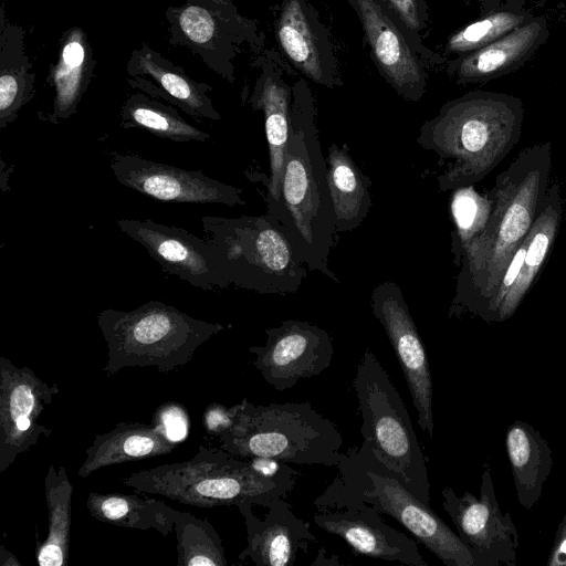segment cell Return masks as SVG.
<instances>
[{
    "instance_id": "32",
    "label": "cell",
    "mask_w": 566,
    "mask_h": 566,
    "mask_svg": "<svg viewBox=\"0 0 566 566\" xmlns=\"http://www.w3.org/2000/svg\"><path fill=\"white\" fill-rule=\"evenodd\" d=\"M123 128H140L177 143L206 142L211 135L184 119L175 106L145 93L130 95L120 111Z\"/></svg>"
},
{
    "instance_id": "11",
    "label": "cell",
    "mask_w": 566,
    "mask_h": 566,
    "mask_svg": "<svg viewBox=\"0 0 566 566\" xmlns=\"http://www.w3.org/2000/svg\"><path fill=\"white\" fill-rule=\"evenodd\" d=\"M355 11L381 77L403 99L419 102L426 92L430 71H438L447 59L427 48L391 19L373 0H347Z\"/></svg>"
},
{
    "instance_id": "29",
    "label": "cell",
    "mask_w": 566,
    "mask_h": 566,
    "mask_svg": "<svg viewBox=\"0 0 566 566\" xmlns=\"http://www.w3.org/2000/svg\"><path fill=\"white\" fill-rule=\"evenodd\" d=\"M35 73L24 48V31L6 19L0 22V129L18 118L35 94Z\"/></svg>"
},
{
    "instance_id": "7",
    "label": "cell",
    "mask_w": 566,
    "mask_h": 566,
    "mask_svg": "<svg viewBox=\"0 0 566 566\" xmlns=\"http://www.w3.org/2000/svg\"><path fill=\"white\" fill-rule=\"evenodd\" d=\"M220 448L238 458L336 467L342 433L310 402L255 406L238 403L231 427L218 436Z\"/></svg>"
},
{
    "instance_id": "35",
    "label": "cell",
    "mask_w": 566,
    "mask_h": 566,
    "mask_svg": "<svg viewBox=\"0 0 566 566\" xmlns=\"http://www.w3.org/2000/svg\"><path fill=\"white\" fill-rule=\"evenodd\" d=\"M534 18V14L521 8L489 12L450 34L444 44V52L457 56L475 51Z\"/></svg>"
},
{
    "instance_id": "4",
    "label": "cell",
    "mask_w": 566,
    "mask_h": 566,
    "mask_svg": "<svg viewBox=\"0 0 566 566\" xmlns=\"http://www.w3.org/2000/svg\"><path fill=\"white\" fill-rule=\"evenodd\" d=\"M336 468V478L314 500L318 511L342 510L357 503L371 505L399 522L446 566H474L458 534L402 484L367 442L350 448Z\"/></svg>"
},
{
    "instance_id": "40",
    "label": "cell",
    "mask_w": 566,
    "mask_h": 566,
    "mask_svg": "<svg viewBox=\"0 0 566 566\" xmlns=\"http://www.w3.org/2000/svg\"><path fill=\"white\" fill-rule=\"evenodd\" d=\"M340 562L337 556H326V549L321 547L312 566H339Z\"/></svg>"
},
{
    "instance_id": "25",
    "label": "cell",
    "mask_w": 566,
    "mask_h": 566,
    "mask_svg": "<svg viewBox=\"0 0 566 566\" xmlns=\"http://www.w3.org/2000/svg\"><path fill=\"white\" fill-rule=\"evenodd\" d=\"M95 64L86 33L80 27L65 31L60 42L57 61L51 64L46 80L53 90L52 111L40 117L42 120L59 124L77 112Z\"/></svg>"
},
{
    "instance_id": "18",
    "label": "cell",
    "mask_w": 566,
    "mask_h": 566,
    "mask_svg": "<svg viewBox=\"0 0 566 566\" xmlns=\"http://www.w3.org/2000/svg\"><path fill=\"white\" fill-rule=\"evenodd\" d=\"M274 36L285 60L306 80L326 88L342 85L332 36L308 0H281Z\"/></svg>"
},
{
    "instance_id": "9",
    "label": "cell",
    "mask_w": 566,
    "mask_h": 566,
    "mask_svg": "<svg viewBox=\"0 0 566 566\" xmlns=\"http://www.w3.org/2000/svg\"><path fill=\"white\" fill-rule=\"evenodd\" d=\"M360 432L379 458L420 501L430 505L426 458L398 390L367 348L354 380Z\"/></svg>"
},
{
    "instance_id": "10",
    "label": "cell",
    "mask_w": 566,
    "mask_h": 566,
    "mask_svg": "<svg viewBox=\"0 0 566 566\" xmlns=\"http://www.w3.org/2000/svg\"><path fill=\"white\" fill-rule=\"evenodd\" d=\"M168 42L184 46L209 70L235 82L234 61L245 49L264 48V33L255 20L242 15L231 0H186L165 11Z\"/></svg>"
},
{
    "instance_id": "1",
    "label": "cell",
    "mask_w": 566,
    "mask_h": 566,
    "mask_svg": "<svg viewBox=\"0 0 566 566\" xmlns=\"http://www.w3.org/2000/svg\"><path fill=\"white\" fill-rule=\"evenodd\" d=\"M551 166L552 143H538L524 148L496 176L488 221L461 259L449 316L468 313L483 319L509 263L543 208Z\"/></svg>"
},
{
    "instance_id": "28",
    "label": "cell",
    "mask_w": 566,
    "mask_h": 566,
    "mask_svg": "<svg viewBox=\"0 0 566 566\" xmlns=\"http://www.w3.org/2000/svg\"><path fill=\"white\" fill-rule=\"evenodd\" d=\"M327 181L337 233L358 228L371 207L368 176L350 156L347 144L332 143L327 149Z\"/></svg>"
},
{
    "instance_id": "22",
    "label": "cell",
    "mask_w": 566,
    "mask_h": 566,
    "mask_svg": "<svg viewBox=\"0 0 566 566\" xmlns=\"http://www.w3.org/2000/svg\"><path fill=\"white\" fill-rule=\"evenodd\" d=\"M252 506H238L247 528V547L239 559L249 558L256 566H293L298 553L307 552L308 544L315 542L310 524L293 513L284 497L274 499L263 518Z\"/></svg>"
},
{
    "instance_id": "3",
    "label": "cell",
    "mask_w": 566,
    "mask_h": 566,
    "mask_svg": "<svg viewBox=\"0 0 566 566\" xmlns=\"http://www.w3.org/2000/svg\"><path fill=\"white\" fill-rule=\"evenodd\" d=\"M523 119L522 99L505 93L471 91L444 103L417 137L446 166L439 191L483 180L518 143Z\"/></svg>"
},
{
    "instance_id": "13",
    "label": "cell",
    "mask_w": 566,
    "mask_h": 566,
    "mask_svg": "<svg viewBox=\"0 0 566 566\" xmlns=\"http://www.w3.org/2000/svg\"><path fill=\"white\" fill-rule=\"evenodd\" d=\"M254 54L252 66L256 74L245 99L253 111L262 112L264 117L270 174L268 177L260 175V178L265 187L268 207L277 199L291 133L295 87L302 74L274 49L263 48Z\"/></svg>"
},
{
    "instance_id": "15",
    "label": "cell",
    "mask_w": 566,
    "mask_h": 566,
    "mask_svg": "<svg viewBox=\"0 0 566 566\" xmlns=\"http://www.w3.org/2000/svg\"><path fill=\"white\" fill-rule=\"evenodd\" d=\"M374 316L384 327L406 378L417 422L429 438L433 436L432 378L429 359L399 285L377 284L370 296Z\"/></svg>"
},
{
    "instance_id": "33",
    "label": "cell",
    "mask_w": 566,
    "mask_h": 566,
    "mask_svg": "<svg viewBox=\"0 0 566 566\" xmlns=\"http://www.w3.org/2000/svg\"><path fill=\"white\" fill-rule=\"evenodd\" d=\"M179 566H227L222 539L208 520L180 512L175 521Z\"/></svg>"
},
{
    "instance_id": "23",
    "label": "cell",
    "mask_w": 566,
    "mask_h": 566,
    "mask_svg": "<svg viewBox=\"0 0 566 566\" xmlns=\"http://www.w3.org/2000/svg\"><path fill=\"white\" fill-rule=\"evenodd\" d=\"M549 38L548 22L536 17L494 42L457 55L444 71L458 85L484 84L522 67Z\"/></svg>"
},
{
    "instance_id": "41",
    "label": "cell",
    "mask_w": 566,
    "mask_h": 566,
    "mask_svg": "<svg viewBox=\"0 0 566 566\" xmlns=\"http://www.w3.org/2000/svg\"><path fill=\"white\" fill-rule=\"evenodd\" d=\"M0 566H21V563L11 552L7 551L4 546H1Z\"/></svg>"
},
{
    "instance_id": "37",
    "label": "cell",
    "mask_w": 566,
    "mask_h": 566,
    "mask_svg": "<svg viewBox=\"0 0 566 566\" xmlns=\"http://www.w3.org/2000/svg\"><path fill=\"white\" fill-rule=\"evenodd\" d=\"M153 423L160 427L166 436L180 443L188 434V415L186 409L175 402L159 406L153 417Z\"/></svg>"
},
{
    "instance_id": "20",
    "label": "cell",
    "mask_w": 566,
    "mask_h": 566,
    "mask_svg": "<svg viewBox=\"0 0 566 566\" xmlns=\"http://www.w3.org/2000/svg\"><path fill=\"white\" fill-rule=\"evenodd\" d=\"M313 521L323 531L343 538L357 555L427 566L417 542L389 526L371 505L357 503L345 511H318Z\"/></svg>"
},
{
    "instance_id": "12",
    "label": "cell",
    "mask_w": 566,
    "mask_h": 566,
    "mask_svg": "<svg viewBox=\"0 0 566 566\" xmlns=\"http://www.w3.org/2000/svg\"><path fill=\"white\" fill-rule=\"evenodd\" d=\"M441 494L442 506L471 553L474 566L517 564L518 533L511 514L500 507L489 465L481 476L479 496L469 491L458 495L450 486H444Z\"/></svg>"
},
{
    "instance_id": "26",
    "label": "cell",
    "mask_w": 566,
    "mask_h": 566,
    "mask_svg": "<svg viewBox=\"0 0 566 566\" xmlns=\"http://www.w3.org/2000/svg\"><path fill=\"white\" fill-rule=\"evenodd\" d=\"M505 448L517 500L530 511L537 504L552 471L551 448L539 431L522 420L507 428Z\"/></svg>"
},
{
    "instance_id": "14",
    "label": "cell",
    "mask_w": 566,
    "mask_h": 566,
    "mask_svg": "<svg viewBox=\"0 0 566 566\" xmlns=\"http://www.w3.org/2000/svg\"><path fill=\"white\" fill-rule=\"evenodd\" d=\"M59 392L57 384L50 385L31 368L0 357V473L40 437L51 434L52 428L38 420Z\"/></svg>"
},
{
    "instance_id": "8",
    "label": "cell",
    "mask_w": 566,
    "mask_h": 566,
    "mask_svg": "<svg viewBox=\"0 0 566 566\" xmlns=\"http://www.w3.org/2000/svg\"><path fill=\"white\" fill-rule=\"evenodd\" d=\"M202 227L228 286L260 294L295 293L307 276L284 228L271 216H206Z\"/></svg>"
},
{
    "instance_id": "5",
    "label": "cell",
    "mask_w": 566,
    "mask_h": 566,
    "mask_svg": "<svg viewBox=\"0 0 566 566\" xmlns=\"http://www.w3.org/2000/svg\"><path fill=\"white\" fill-rule=\"evenodd\" d=\"M296 475L286 463L275 475H266L221 448L201 444L188 460L140 470L120 481L136 492L197 507H268L274 499L291 493Z\"/></svg>"
},
{
    "instance_id": "21",
    "label": "cell",
    "mask_w": 566,
    "mask_h": 566,
    "mask_svg": "<svg viewBox=\"0 0 566 566\" xmlns=\"http://www.w3.org/2000/svg\"><path fill=\"white\" fill-rule=\"evenodd\" d=\"M126 71L132 87L177 106L197 120L221 118L209 96L212 87L189 76L147 43L132 51Z\"/></svg>"
},
{
    "instance_id": "38",
    "label": "cell",
    "mask_w": 566,
    "mask_h": 566,
    "mask_svg": "<svg viewBox=\"0 0 566 566\" xmlns=\"http://www.w3.org/2000/svg\"><path fill=\"white\" fill-rule=\"evenodd\" d=\"M237 409L238 403L229 408L216 402L210 403L202 416V424L207 432L218 437L228 430L232 424Z\"/></svg>"
},
{
    "instance_id": "2",
    "label": "cell",
    "mask_w": 566,
    "mask_h": 566,
    "mask_svg": "<svg viewBox=\"0 0 566 566\" xmlns=\"http://www.w3.org/2000/svg\"><path fill=\"white\" fill-rule=\"evenodd\" d=\"M266 213L284 228L297 259L308 271H317L339 283L328 264L337 231L327 181V161L318 138L315 98L302 76L295 87L277 199L268 206Z\"/></svg>"
},
{
    "instance_id": "34",
    "label": "cell",
    "mask_w": 566,
    "mask_h": 566,
    "mask_svg": "<svg viewBox=\"0 0 566 566\" xmlns=\"http://www.w3.org/2000/svg\"><path fill=\"white\" fill-rule=\"evenodd\" d=\"M492 209V195H480L472 186L454 190L450 211L454 229L451 232L453 263L459 266L465 248L481 233Z\"/></svg>"
},
{
    "instance_id": "16",
    "label": "cell",
    "mask_w": 566,
    "mask_h": 566,
    "mask_svg": "<svg viewBox=\"0 0 566 566\" xmlns=\"http://www.w3.org/2000/svg\"><path fill=\"white\" fill-rule=\"evenodd\" d=\"M266 340L251 346L253 366L279 391L291 389L301 379L321 375L333 360V338L317 325L298 319L283 321L264 328Z\"/></svg>"
},
{
    "instance_id": "39",
    "label": "cell",
    "mask_w": 566,
    "mask_h": 566,
    "mask_svg": "<svg viewBox=\"0 0 566 566\" xmlns=\"http://www.w3.org/2000/svg\"><path fill=\"white\" fill-rule=\"evenodd\" d=\"M547 565L566 566V513L557 526Z\"/></svg>"
},
{
    "instance_id": "30",
    "label": "cell",
    "mask_w": 566,
    "mask_h": 566,
    "mask_svg": "<svg viewBox=\"0 0 566 566\" xmlns=\"http://www.w3.org/2000/svg\"><path fill=\"white\" fill-rule=\"evenodd\" d=\"M86 506L91 516L99 522L132 530H155L163 536L172 532L179 513L154 497L118 492H90Z\"/></svg>"
},
{
    "instance_id": "24",
    "label": "cell",
    "mask_w": 566,
    "mask_h": 566,
    "mask_svg": "<svg viewBox=\"0 0 566 566\" xmlns=\"http://www.w3.org/2000/svg\"><path fill=\"white\" fill-rule=\"evenodd\" d=\"M177 447L178 443L154 423L118 422L112 430L95 434L77 474L87 478L111 465L169 454Z\"/></svg>"
},
{
    "instance_id": "19",
    "label": "cell",
    "mask_w": 566,
    "mask_h": 566,
    "mask_svg": "<svg viewBox=\"0 0 566 566\" xmlns=\"http://www.w3.org/2000/svg\"><path fill=\"white\" fill-rule=\"evenodd\" d=\"M116 224L122 232L144 247L164 271L201 290L229 287L217 269L207 240L151 219H120Z\"/></svg>"
},
{
    "instance_id": "27",
    "label": "cell",
    "mask_w": 566,
    "mask_h": 566,
    "mask_svg": "<svg viewBox=\"0 0 566 566\" xmlns=\"http://www.w3.org/2000/svg\"><path fill=\"white\" fill-rule=\"evenodd\" d=\"M562 214L560 188L558 182H554L548 187L543 208L527 235L520 274L502 303L495 323L510 319L535 283L557 237Z\"/></svg>"
},
{
    "instance_id": "31",
    "label": "cell",
    "mask_w": 566,
    "mask_h": 566,
    "mask_svg": "<svg viewBox=\"0 0 566 566\" xmlns=\"http://www.w3.org/2000/svg\"><path fill=\"white\" fill-rule=\"evenodd\" d=\"M73 485L63 465H49L44 478L48 533L36 552L40 566H65L71 542Z\"/></svg>"
},
{
    "instance_id": "6",
    "label": "cell",
    "mask_w": 566,
    "mask_h": 566,
    "mask_svg": "<svg viewBox=\"0 0 566 566\" xmlns=\"http://www.w3.org/2000/svg\"><path fill=\"white\" fill-rule=\"evenodd\" d=\"M96 319L107 346L103 371L108 376L129 367L174 371L224 329L220 323L195 318L159 301H149L133 311L106 308Z\"/></svg>"
},
{
    "instance_id": "36",
    "label": "cell",
    "mask_w": 566,
    "mask_h": 566,
    "mask_svg": "<svg viewBox=\"0 0 566 566\" xmlns=\"http://www.w3.org/2000/svg\"><path fill=\"white\" fill-rule=\"evenodd\" d=\"M391 19L416 38L422 39L430 24L427 0H373Z\"/></svg>"
},
{
    "instance_id": "17",
    "label": "cell",
    "mask_w": 566,
    "mask_h": 566,
    "mask_svg": "<svg viewBox=\"0 0 566 566\" xmlns=\"http://www.w3.org/2000/svg\"><path fill=\"white\" fill-rule=\"evenodd\" d=\"M109 167L120 185L157 201L245 205L241 188L198 170H186L126 153L112 154Z\"/></svg>"
}]
</instances>
